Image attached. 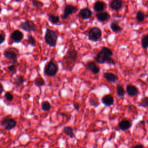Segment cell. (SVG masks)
Segmentation results:
<instances>
[{"mask_svg":"<svg viewBox=\"0 0 148 148\" xmlns=\"http://www.w3.org/2000/svg\"><path fill=\"white\" fill-rule=\"evenodd\" d=\"M113 56V51L108 47H102L100 51H99L95 57V61L100 64H103L104 63H108L109 64L114 65L116 62L113 58H112Z\"/></svg>","mask_w":148,"mask_h":148,"instance_id":"6da1fadb","label":"cell"},{"mask_svg":"<svg viewBox=\"0 0 148 148\" xmlns=\"http://www.w3.org/2000/svg\"><path fill=\"white\" fill-rule=\"evenodd\" d=\"M46 43L50 47H54L56 46L58 36L56 32L49 28H47L44 36Z\"/></svg>","mask_w":148,"mask_h":148,"instance_id":"7a4b0ae2","label":"cell"},{"mask_svg":"<svg viewBox=\"0 0 148 148\" xmlns=\"http://www.w3.org/2000/svg\"><path fill=\"white\" fill-rule=\"evenodd\" d=\"M58 71V66L53 60L49 61L45 66L44 73L48 76H54Z\"/></svg>","mask_w":148,"mask_h":148,"instance_id":"3957f363","label":"cell"},{"mask_svg":"<svg viewBox=\"0 0 148 148\" xmlns=\"http://www.w3.org/2000/svg\"><path fill=\"white\" fill-rule=\"evenodd\" d=\"M101 36L102 31L101 29L98 27H92L89 30L88 33V39L93 42L98 41L101 38Z\"/></svg>","mask_w":148,"mask_h":148,"instance_id":"277c9868","label":"cell"},{"mask_svg":"<svg viewBox=\"0 0 148 148\" xmlns=\"http://www.w3.org/2000/svg\"><path fill=\"white\" fill-rule=\"evenodd\" d=\"M1 125L4 127V129L6 131H9L14 128L16 125L17 122L16 121L11 118L9 117V116H7L4 117L2 121H1Z\"/></svg>","mask_w":148,"mask_h":148,"instance_id":"5b68a950","label":"cell"},{"mask_svg":"<svg viewBox=\"0 0 148 148\" xmlns=\"http://www.w3.org/2000/svg\"><path fill=\"white\" fill-rule=\"evenodd\" d=\"M18 27L26 32H31V31H36V24L34 23V21L28 20L21 23L19 24Z\"/></svg>","mask_w":148,"mask_h":148,"instance_id":"8992f818","label":"cell"},{"mask_svg":"<svg viewBox=\"0 0 148 148\" xmlns=\"http://www.w3.org/2000/svg\"><path fill=\"white\" fill-rule=\"evenodd\" d=\"M77 11V8L76 6H73L72 5L67 4L65 5L64 9L63 14L61 16V18L63 20L66 19L70 15L76 13Z\"/></svg>","mask_w":148,"mask_h":148,"instance_id":"52a82bcc","label":"cell"},{"mask_svg":"<svg viewBox=\"0 0 148 148\" xmlns=\"http://www.w3.org/2000/svg\"><path fill=\"white\" fill-rule=\"evenodd\" d=\"M77 58V51L75 49L69 50L66 55L64 57V60L65 62H68L70 61V63H72L74 65L75 62Z\"/></svg>","mask_w":148,"mask_h":148,"instance_id":"ba28073f","label":"cell"},{"mask_svg":"<svg viewBox=\"0 0 148 148\" xmlns=\"http://www.w3.org/2000/svg\"><path fill=\"white\" fill-rule=\"evenodd\" d=\"M85 67L87 69L90 71L92 74H98L100 71V68L99 66L94 61H88L85 64Z\"/></svg>","mask_w":148,"mask_h":148,"instance_id":"9c48e42d","label":"cell"},{"mask_svg":"<svg viewBox=\"0 0 148 148\" xmlns=\"http://www.w3.org/2000/svg\"><path fill=\"white\" fill-rule=\"evenodd\" d=\"M3 56L8 60L16 62L17 53L13 49H7L3 52Z\"/></svg>","mask_w":148,"mask_h":148,"instance_id":"30bf717a","label":"cell"},{"mask_svg":"<svg viewBox=\"0 0 148 148\" xmlns=\"http://www.w3.org/2000/svg\"><path fill=\"white\" fill-rule=\"evenodd\" d=\"M24 34L20 31L16 29L12 32L10 35V39L13 40V42L19 43L23 39Z\"/></svg>","mask_w":148,"mask_h":148,"instance_id":"8fae6325","label":"cell"},{"mask_svg":"<svg viewBox=\"0 0 148 148\" xmlns=\"http://www.w3.org/2000/svg\"><path fill=\"white\" fill-rule=\"evenodd\" d=\"M79 16L83 20H87L92 16V12L88 8H84L80 9Z\"/></svg>","mask_w":148,"mask_h":148,"instance_id":"7c38bea8","label":"cell"},{"mask_svg":"<svg viewBox=\"0 0 148 148\" xmlns=\"http://www.w3.org/2000/svg\"><path fill=\"white\" fill-rule=\"evenodd\" d=\"M126 92L129 96L134 97L138 94L139 90L136 86L132 84H128L126 86Z\"/></svg>","mask_w":148,"mask_h":148,"instance_id":"4fadbf2b","label":"cell"},{"mask_svg":"<svg viewBox=\"0 0 148 148\" xmlns=\"http://www.w3.org/2000/svg\"><path fill=\"white\" fill-rule=\"evenodd\" d=\"M123 5V2L121 0H112L109 3V7L113 10H120Z\"/></svg>","mask_w":148,"mask_h":148,"instance_id":"5bb4252c","label":"cell"},{"mask_svg":"<svg viewBox=\"0 0 148 148\" xmlns=\"http://www.w3.org/2000/svg\"><path fill=\"white\" fill-rule=\"evenodd\" d=\"M106 8V3L101 1H98L95 2L93 6V9L95 12H103Z\"/></svg>","mask_w":148,"mask_h":148,"instance_id":"9a60e30c","label":"cell"},{"mask_svg":"<svg viewBox=\"0 0 148 148\" xmlns=\"http://www.w3.org/2000/svg\"><path fill=\"white\" fill-rule=\"evenodd\" d=\"M103 77L110 83H116L118 81L117 76L111 72H105L103 73Z\"/></svg>","mask_w":148,"mask_h":148,"instance_id":"2e32d148","label":"cell"},{"mask_svg":"<svg viewBox=\"0 0 148 148\" xmlns=\"http://www.w3.org/2000/svg\"><path fill=\"white\" fill-rule=\"evenodd\" d=\"M102 102L105 106H109L113 104L114 103V99L113 97L111 94H106L102 98Z\"/></svg>","mask_w":148,"mask_h":148,"instance_id":"e0dca14e","label":"cell"},{"mask_svg":"<svg viewBox=\"0 0 148 148\" xmlns=\"http://www.w3.org/2000/svg\"><path fill=\"white\" fill-rule=\"evenodd\" d=\"M131 123L126 119L123 120L119 123V128L123 131H125L128 129H130L131 127Z\"/></svg>","mask_w":148,"mask_h":148,"instance_id":"ac0fdd59","label":"cell"},{"mask_svg":"<svg viewBox=\"0 0 148 148\" xmlns=\"http://www.w3.org/2000/svg\"><path fill=\"white\" fill-rule=\"evenodd\" d=\"M95 16L98 20L101 22H104L108 20L110 18L109 14L106 12H98L95 14Z\"/></svg>","mask_w":148,"mask_h":148,"instance_id":"d6986e66","label":"cell"},{"mask_svg":"<svg viewBox=\"0 0 148 148\" xmlns=\"http://www.w3.org/2000/svg\"><path fill=\"white\" fill-rule=\"evenodd\" d=\"M25 80V79L24 76L21 75H17L14 79V84L17 87H18L23 84Z\"/></svg>","mask_w":148,"mask_h":148,"instance_id":"ffe728a7","label":"cell"},{"mask_svg":"<svg viewBox=\"0 0 148 148\" xmlns=\"http://www.w3.org/2000/svg\"><path fill=\"white\" fill-rule=\"evenodd\" d=\"M62 132L66 135L69 136L70 138H72L75 137L73 133V129L70 126H65L62 130Z\"/></svg>","mask_w":148,"mask_h":148,"instance_id":"44dd1931","label":"cell"},{"mask_svg":"<svg viewBox=\"0 0 148 148\" xmlns=\"http://www.w3.org/2000/svg\"><path fill=\"white\" fill-rule=\"evenodd\" d=\"M89 103L90 104L91 106H95V107L99 105V102L98 99L94 94H92L91 95L89 99Z\"/></svg>","mask_w":148,"mask_h":148,"instance_id":"7402d4cb","label":"cell"},{"mask_svg":"<svg viewBox=\"0 0 148 148\" xmlns=\"http://www.w3.org/2000/svg\"><path fill=\"white\" fill-rule=\"evenodd\" d=\"M110 27L112 31L115 33H119L122 31V28L116 22H112L110 25Z\"/></svg>","mask_w":148,"mask_h":148,"instance_id":"603a6c76","label":"cell"},{"mask_svg":"<svg viewBox=\"0 0 148 148\" xmlns=\"http://www.w3.org/2000/svg\"><path fill=\"white\" fill-rule=\"evenodd\" d=\"M48 18L49 21L53 24H57L60 21V17L54 14H48Z\"/></svg>","mask_w":148,"mask_h":148,"instance_id":"cb8c5ba5","label":"cell"},{"mask_svg":"<svg viewBox=\"0 0 148 148\" xmlns=\"http://www.w3.org/2000/svg\"><path fill=\"white\" fill-rule=\"evenodd\" d=\"M141 45L143 49H148V34H145L142 36L141 39Z\"/></svg>","mask_w":148,"mask_h":148,"instance_id":"d4e9b609","label":"cell"},{"mask_svg":"<svg viewBox=\"0 0 148 148\" xmlns=\"http://www.w3.org/2000/svg\"><path fill=\"white\" fill-rule=\"evenodd\" d=\"M136 19L139 23H142L145 20V14L141 10H139L136 13Z\"/></svg>","mask_w":148,"mask_h":148,"instance_id":"484cf974","label":"cell"},{"mask_svg":"<svg viewBox=\"0 0 148 148\" xmlns=\"http://www.w3.org/2000/svg\"><path fill=\"white\" fill-rule=\"evenodd\" d=\"M116 93L119 97H123L125 94V90L121 84L116 86Z\"/></svg>","mask_w":148,"mask_h":148,"instance_id":"4316f807","label":"cell"},{"mask_svg":"<svg viewBox=\"0 0 148 148\" xmlns=\"http://www.w3.org/2000/svg\"><path fill=\"white\" fill-rule=\"evenodd\" d=\"M34 84L37 87H41L45 84V82L44 79L42 77H37L34 80Z\"/></svg>","mask_w":148,"mask_h":148,"instance_id":"83f0119b","label":"cell"},{"mask_svg":"<svg viewBox=\"0 0 148 148\" xmlns=\"http://www.w3.org/2000/svg\"><path fill=\"white\" fill-rule=\"evenodd\" d=\"M51 108V106L49 103V102H48L47 101H43L41 104V108L44 111H48L50 110Z\"/></svg>","mask_w":148,"mask_h":148,"instance_id":"f1b7e54d","label":"cell"},{"mask_svg":"<svg viewBox=\"0 0 148 148\" xmlns=\"http://www.w3.org/2000/svg\"><path fill=\"white\" fill-rule=\"evenodd\" d=\"M27 43L28 45H30L32 46H35L36 40L34 37L32 35H28L27 36Z\"/></svg>","mask_w":148,"mask_h":148,"instance_id":"f546056e","label":"cell"},{"mask_svg":"<svg viewBox=\"0 0 148 148\" xmlns=\"http://www.w3.org/2000/svg\"><path fill=\"white\" fill-rule=\"evenodd\" d=\"M139 105L140 106H142L143 108H147L148 107V97H144L143 98L140 102L139 103Z\"/></svg>","mask_w":148,"mask_h":148,"instance_id":"4dcf8cb0","label":"cell"},{"mask_svg":"<svg viewBox=\"0 0 148 148\" xmlns=\"http://www.w3.org/2000/svg\"><path fill=\"white\" fill-rule=\"evenodd\" d=\"M32 4L34 7L38 9H40L43 6V3L42 2L38 0H32Z\"/></svg>","mask_w":148,"mask_h":148,"instance_id":"1f68e13d","label":"cell"},{"mask_svg":"<svg viewBox=\"0 0 148 148\" xmlns=\"http://www.w3.org/2000/svg\"><path fill=\"white\" fill-rule=\"evenodd\" d=\"M5 97L6 98V99L8 101H13V95L9 92H6L5 94Z\"/></svg>","mask_w":148,"mask_h":148,"instance_id":"d6a6232c","label":"cell"},{"mask_svg":"<svg viewBox=\"0 0 148 148\" xmlns=\"http://www.w3.org/2000/svg\"><path fill=\"white\" fill-rule=\"evenodd\" d=\"M5 34L3 31H1L0 32V44H2L5 40Z\"/></svg>","mask_w":148,"mask_h":148,"instance_id":"836d02e7","label":"cell"},{"mask_svg":"<svg viewBox=\"0 0 148 148\" xmlns=\"http://www.w3.org/2000/svg\"><path fill=\"white\" fill-rule=\"evenodd\" d=\"M8 68L10 72H15L17 70V66L15 64H12V65L9 66L8 67Z\"/></svg>","mask_w":148,"mask_h":148,"instance_id":"e575fe53","label":"cell"},{"mask_svg":"<svg viewBox=\"0 0 148 148\" xmlns=\"http://www.w3.org/2000/svg\"><path fill=\"white\" fill-rule=\"evenodd\" d=\"M73 106H74V108H75V109L76 110H78L79 109V108H80V105H79V104L78 103L76 102H73Z\"/></svg>","mask_w":148,"mask_h":148,"instance_id":"d590c367","label":"cell"},{"mask_svg":"<svg viewBox=\"0 0 148 148\" xmlns=\"http://www.w3.org/2000/svg\"><path fill=\"white\" fill-rule=\"evenodd\" d=\"M132 148H144V146L142 145H136L134 146Z\"/></svg>","mask_w":148,"mask_h":148,"instance_id":"8d00e7d4","label":"cell"},{"mask_svg":"<svg viewBox=\"0 0 148 148\" xmlns=\"http://www.w3.org/2000/svg\"><path fill=\"white\" fill-rule=\"evenodd\" d=\"M3 91V87L2 84H1V94H2Z\"/></svg>","mask_w":148,"mask_h":148,"instance_id":"74e56055","label":"cell"},{"mask_svg":"<svg viewBox=\"0 0 148 148\" xmlns=\"http://www.w3.org/2000/svg\"><path fill=\"white\" fill-rule=\"evenodd\" d=\"M15 1H20V0H15Z\"/></svg>","mask_w":148,"mask_h":148,"instance_id":"f35d334b","label":"cell"},{"mask_svg":"<svg viewBox=\"0 0 148 148\" xmlns=\"http://www.w3.org/2000/svg\"><path fill=\"white\" fill-rule=\"evenodd\" d=\"M147 82H148V77H147Z\"/></svg>","mask_w":148,"mask_h":148,"instance_id":"ab89813d","label":"cell"}]
</instances>
